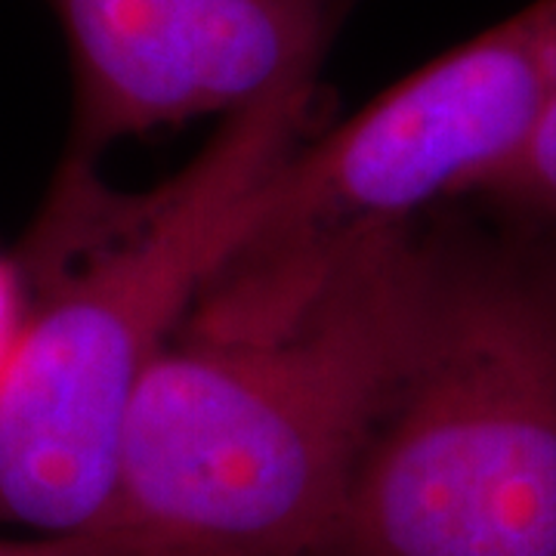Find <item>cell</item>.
<instances>
[{
  "mask_svg": "<svg viewBox=\"0 0 556 556\" xmlns=\"http://www.w3.org/2000/svg\"><path fill=\"white\" fill-rule=\"evenodd\" d=\"M22 318V281L16 266H7L0 260V368L10 356V346L16 338Z\"/></svg>",
  "mask_w": 556,
  "mask_h": 556,
  "instance_id": "ba28073f",
  "label": "cell"
},
{
  "mask_svg": "<svg viewBox=\"0 0 556 556\" xmlns=\"http://www.w3.org/2000/svg\"><path fill=\"white\" fill-rule=\"evenodd\" d=\"M72 72L65 161L93 164L121 139L229 115L294 65L325 56L350 0H47Z\"/></svg>",
  "mask_w": 556,
  "mask_h": 556,
  "instance_id": "5b68a950",
  "label": "cell"
},
{
  "mask_svg": "<svg viewBox=\"0 0 556 556\" xmlns=\"http://www.w3.org/2000/svg\"><path fill=\"white\" fill-rule=\"evenodd\" d=\"M408 358L328 556H556V239L427 214Z\"/></svg>",
  "mask_w": 556,
  "mask_h": 556,
  "instance_id": "3957f363",
  "label": "cell"
},
{
  "mask_svg": "<svg viewBox=\"0 0 556 556\" xmlns=\"http://www.w3.org/2000/svg\"><path fill=\"white\" fill-rule=\"evenodd\" d=\"M427 273L424 214L365 241L276 325H179L134 399L102 526L161 556H328Z\"/></svg>",
  "mask_w": 556,
  "mask_h": 556,
  "instance_id": "6da1fadb",
  "label": "cell"
},
{
  "mask_svg": "<svg viewBox=\"0 0 556 556\" xmlns=\"http://www.w3.org/2000/svg\"><path fill=\"white\" fill-rule=\"evenodd\" d=\"M554 93L556 0H535L281 155L248 192L182 325L223 334L294 316L365 241L477 192Z\"/></svg>",
  "mask_w": 556,
  "mask_h": 556,
  "instance_id": "277c9868",
  "label": "cell"
},
{
  "mask_svg": "<svg viewBox=\"0 0 556 556\" xmlns=\"http://www.w3.org/2000/svg\"><path fill=\"white\" fill-rule=\"evenodd\" d=\"M0 556H161L142 538L115 526H87L78 532L0 541Z\"/></svg>",
  "mask_w": 556,
  "mask_h": 556,
  "instance_id": "52a82bcc",
  "label": "cell"
},
{
  "mask_svg": "<svg viewBox=\"0 0 556 556\" xmlns=\"http://www.w3.org/2000/svg\"><path fill=\"white\" fill-rule=\"evenodd\" d=\"M464 204L489 217L556 239V93L514 159Z\"/></svg>",
  "mask_w": 556,
  "mask_h": 556,
  "instance_id": "8992f818",
  "label": "cell"
},
{
  "mask_svg": "<svg viewBox=\"0 0 556 556\" xmlns=\"http://www.w3.org/2000/svg\"><path fill=\"white\" fill-rule=\"evenodd\" d=\"M321 56L229 112L146 195L65 161L22 248V318L0 368V522L38 535L97 526L118 489L139 387L217 263L248 192L316 112Z\"/></svg>",
  "mask_w": 556,
  "mask_h": 556,
  "instance_id": "7a4b0ae2",
  "label": "cell"
}]
</instances>
